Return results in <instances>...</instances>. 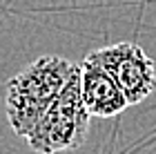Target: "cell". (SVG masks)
I'll list each match as a JSON object with an SVG mask.
<instances>
[{"label": "cell", "mask_w": 156, "mask_h": 154, "mask_svg": "<svg viewBox=\"0 0 156 154\" xmlns=\"http://www.w3.org/2000/svg\"><path fill=\"white\" fill-rule=\"evenodd\" d=\"M89 118L91 116L83 103L80 65H78L65 89L58 94V98L51 103V107L45 112V116L25 138L36 154H58L78 150L87 138Z\"/></svg>", "instance_id": "cell-2"}, {"label": "cell", "mask_w": 156, "mask_h": 154, "mask_svg": "<svg viewBox=\"0 0 156 154\" xmlns=\"http://www.w3.org/2000/svg\"><path fill=\"white\" fill-rule=\"evenodd\" d=\"M76 69L78 65L69 58L49 54L31 60L13 78H9L5 89V112L11 130L18 136L25 138L36 127Z\"/></svg>", "instance_id": "cell-1"}, {"label": "cell", "mask_w": 156, "mask_h": 154, "mask_svg": "<svg viewBox=\"0 0 156 154\" xmlns=\"http://www.w3.org/2000/svg\"><path fill=\"white\" fill-rule=\"evenodd\" d=\"M87 58L98 63L127 96L129 105L143 103L156 89V69L154 60L134 43H116L101 47L87 54Z\"/></svg>", "instance_id": "cell-3"}, {"label": "cell", "mask_w": 156, "mask_h": 154, "mask_svg": "<svg viewBox=\"0 0 156 154\" xmlns=\"http://www.w3.org/2000/svg\"><path fill=\"white\" fill-rule=\"evenodd\" d=\"M80 89H83V103L89 116L114 118L129 107L120 85L91 58H85L80 63Z\"/></svg>", "instance_id": "cell-4"}]
</instances>
